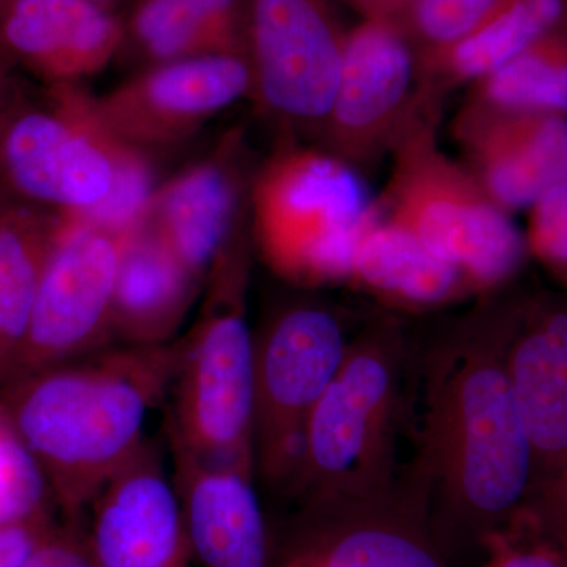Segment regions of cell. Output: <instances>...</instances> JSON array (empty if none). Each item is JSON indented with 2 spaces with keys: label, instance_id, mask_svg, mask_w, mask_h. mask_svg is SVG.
Returning a JSON list of instances; mask_svg holds the SVG:
<instances>
[{
  "label": "cell",
  "instance_id": "cell-1",
  "mask_svg": "<svg viewBox=\"0 0 567 567\" xmlns=\"http://www.w3.org/2000/svg\"><path fill=\"white\" fill-rule=\"evenodd\" d=\"M524 298L491 300L466 316L427 364L423 475L415 486L450 566L486 551L528 507L532 443L507 363Z\"/></svg>",
  "mask_w": 567,
  "mask_h": 567
},
{
  "label": "cell",
  "instance_id": "cell-2",
  "mask_svg": "<svg viewBox=\"0 0 567 567\" xmlns=\"http://www.w3.org/2000/svg\"><path fill=\"white\" fill-rule=\"evenodd\" d=\"M181 360L182 339L112 344L6 382L3 416L39 462L66 522H80L147 443L145 421L174 385Z\"/></svg>",
  "mask_w": 567,
  "mask_h": 567
},
{
  "label": "cell",
  "instance_id": "cell-3",
  "mask_svg": "<svg viewBox=\"0 0 567 567\" xmlns=\"http://www.w3.org/2000/svg\"><path fill=\"white\" fill-rule=\"evenodd\" d=\"M440 104L424 96L399 137L390 182L377 208L456 267L468 290L491 293L520 271L527 241L472 171L440 148Z\"/></svg>",
  "mask_w": 567,
  "mask_h": 567
},
{
  "label": "cell",
  "instance_id": "cell-4",
  "mask_svg": "<svg viewBox=\"0 0 567 567\" xmlns=\"http://www.w3.org/2000/svg\"><path fill=\"white\" fill-rule=\"evenodd\" d=\"M375 212L363 175L309 142L276 141L254 173V237L268 265L289 281L350 279L358 241Z\"/></svg>",
  "mask_w": 567,
  "mask_h": 567
},
{
  "label": "cell",
  "instance_id": "cell-5",
  "mask_svg": "<svg viewBox=\"0 0 567 567\" xmlns=\"http://www.w3.org/2000/svg\"><path fill=\"white\" fill-rule=\"evenodd\" d=\"M245 229L205 278V298L182 338L171 440L210 461L254 462L256 336L246 317Z\"/></svg>",
  "mask_w": 567,
  "mask_h": 567
},
{
  "label": "cell",
  "instance_id": "cell-6",
  "mask_svg": "<svg viewBox=\"0 0 567 567\" xmlns=\"http://www.w3.org/2000/svg\"><path fill=\"white\" fill-rule=\"evenodd\" d=\"M144 155L110 132L82 84L25 92L0 115V194L55 215L102 205Z\"/></svg>",
  "mask_w": 567,
  "mask_h": 567
},
{
  "label": "cell",
  "instance_id": "cell-7",
  "mask_svg": "<svg viewBox=\"0 0 567 567\" xmlns=\"http://www.w3.org/2000/svg\"><path fill=\"white\" fill-rule=\"evenodd\" d=\"M399 339L393 324L364 331L347 347L344 361L306 421L295 475L306 503L374 494L395 398Z\"/></svg>",
  "mask_w": 567,
  "mask_h": 567
},
{
  "label": "cell",
  "instance_id": "cell-8",
  "mask_svg": "<svg viewBox=\"0 0 567 567\" xmlns=\"http://www.w3.org/2000/svg\"><path fill=\"white\" fill-rule=\"evenodd\" d=\"M257 112L278 140L315 142L333 102L347 29L336 0H244Z\"/></svg>",
  "mask_w": 567,
  "mask_h": 567
},
{
  "label": "cell",
  "instance_id": "cell-9",
  "mask_svg": "<svg viewBox=\"0 0 567 567\" xmlns=\"http://www.w3.org/2000/svg\"><path fill=\"white\" fill-rule=\"evenodd\" d=\"M347 347L341 320L315 301L282 306L256 336L254 458L268 481L295 475L306 421Z\"/></svg>",
  "mask_w": 567,
  "mask_h": 567
},
{
  "label": "cell",
  "instance_id": "cell-10",
  "mask_svg": "<svg viewBox=\"0 0 567 567\" xmlns=\"http://www.w3.org/2000/svg\"><path fill=\"white\" fill-rule=\"evenodd\" d=\"M130 237L62 215L28 333L3 382L112 346V298Z\"/></svg>",
  "mask_w": 567,
  "mask_h": 567
},
{
  "label": "cell",
  "instance_id": "cell-11",
  "mask_svg": "<svg viewBox=\"0 0 567 567\" xmlns=\"http://www.w3.org/2000/svg\"><path fill=\"white\" fill-rule=\"evenodd\" d=\"M423 102L415 52L394 18H361L347 29L333 102L312 145L371 171L393 153Z\"/></svg>",
  "mask_w": 567,
  "mask_h": 567
},
{
  "label": "cell",
  "instance_id": "cell-12",
  "mask_svg": "<svg viewBox=\"0 0 567 567\" xmlns=\"http://www.w3.org/2000/svg\"><path fill=\"white\" fill-rule=\"evenodd\" d=\"M507 363L532 443L528 509L547 524L561 525L567 502V290L525 295Z\"/></svg>",
  "mask_w": 567,
  "mask_h": 567
},
{
  "label": "cell",
  "instance_id": "cell-13",
  "mask_svg": "<svg viewBox=\"0 0 567 567\" xmlns=\"http://www.w3.org/2000/svg\"><path fill=\"white\" fill-rule=\"evenodd\" d=\"M251 92L252 71L245 55H203L134 71L96 96V107L114 136L153 156L188 141Z\"/></svg>",
  "mask_w": 567,
  "mask_h": 567
},
{
  "label": "cell",
  "instance_id": "cell-14",
  "mask_svg": "<svg viewBox=\"0 0 567 567\" xmlns=\"http://www.w3.org/2000/svg\"><path fill=\"white\" fill-rule=\"evenodd\" d=\"M286 567H450L416 486L306 503Z\"/></svg>",
  "mask_w": 567,
  "mask_h": 567
},
{
  "label": "cell",
  "instance_id": "cell-15",
  "mask_svg": "<svg viewBox=\"0 0 567 567\" xmlns=\"http://www.w3.org/2000/svg\"><path fill=\"white\" fill-rule=\"evenodd\" d=\"M254 173L244 132L235 128L156 188L145 224L203 284L245 229Z\"/></svg>",
  "mask_w": 567,
  "mask_h": 567
},
{
  "label": "cell",
  "instance_id": "cell-16",
  "mask_svg": "<svg viewBox=\"0 0 567 567\" xmlns=\"http://www.w3.org/2000/svg\"><path fill=\"white\" fill-rule=\"evenodd\" d=\"M464 164L503 210H528L567 182V117L492 110L466 100L453 122Z\"/></svg>",
  "mask_w": 567,
  "mask_h": 567
},
{
  "label": "cell",
  "instance_id": "cell-17",
  "mask_svg": "<svg viewBox=\"0 0 567 567\" xmlns=\"http://www.w3.org/2000/svg\"><path fill=\"white\" fill-rule=\"evenodd\" d=\"M89 546L99 567H189L193 558L174 481L142 446L93 499Z\"/></svg>",
  "mask_w": 567,
  "mask_h": 567
},
{
  "label": "cell",
  "instance_id": "cell-18",
  "mask_svg": "<svg viewBox=\"0 0 567 567\" xmlns=\"http://www.w3.org/2000/svg\"><path fill=\"white\" fill-rule=\"evenodd\" d=\"M121 13L91 0H9L0 14V52L52 85L82 84L117 61Z\"/></svg>",
  "mask_w": 567,
  "mask_h": 567
},
{
  "label": "cell",
  "instance_id": "cell-19",
  "mask_svg": "<svg viewBox=\"0 0 567 567\" xmlns=\"http://www.w3.org/2000/svg\"><path fill=\"white\" fill-rule=\"evenodd\" d=\"M171 445L193 557L204 567H268L270 540L251 462L210 461L175 440Z\"/></svg>",
  "mask_w": 567,
  "mask_h": 567
},
{
  "label": "cell",
  "instance_id": "cell-20",
  "mask_svg": "<svg viewBox=\"0 0 567 567\" xmlns=\"http://www.w3.org/2000/svg\"><path fill=\"white\" fill-rule=\"evenodd\" d=\"M199 289L203 282L144 224L123 246L112 298V344L175 341Z\"/></svg>",
  "mask_w": 567,
  "mask_h": 567
},
{
  "label": "cell",
  "instance_id": "cell-21",
  "mask_svg": "<svg viewBox=\"0 0 567 567\" xmlns=\"http://www.w3.org/2000/svg\"><path fill=\"white\" fill-rule=\"evenodd\" d=\"M121 17L117 61L134 71L203 55L246 58L244 0H130Z\"/></svg>",
  "mask_w": 567,
  "mask_h": 567
},
{
  "label": "cell",
  "instance_id": "cell-22",
  "mask_svg": "<svg viewBox=\"0 0 567 567\" xmlns=\"http://www.w3.org/2000/svg\"><path fill=\"white\" fill-rule=\"evenodd\" d=\"M377 208V204H375ZM350 279L406 306H434L468 292L464 276L377 208L354 252Z\"/></svg>",
  "mask_w": 567,
  "mask_h": 567
},
{
  "label": "cell",
  "instance_id": "cell-23",
  "mask_svg": "<svg viewBox=\"0 0 567 567\" xmlns=\"http://www.w3.org/2000/svg\"><path fill=\"white\" fill-rule=\"evenodd\" d=\"M566 20L567 0H507L475 31L417 70V84L443 102L447 91L483 80Z\"/></svg>",
  "mask_w": 567,
  "mask_h": 567
},
{
  "label": "cell",
  "instance_id": "cell-24",
  "mask_svg": "<svg viewBox=\"0 0 567 567\" xmlns=\"http://www.w3.org/2000/svg\"><path fill=\"white\" fill-rule=\"evenodd\" d=\"M62 215L0 194V380L28 333L44 264Z\"/></svg>",
  "mask_w": 567,
  "mask_h": 567
},
{
  "label": "cell",
  "instance_id": "cell-25",
  "mask_svg": "<svg viewBox=\"0 0 567 567\" xmlns=\"http://www.w3.org/2000/svg\"><path fill=\"white\" fill-rule=\"evenodd\" d=\"M466 100L492 110L567 117V20L476 81Z\"/></svg>",
  "mask_w": 567,
  "mask_h": 567
},
{
  "label": "cell",
  "instance_id": "cell-26",
  "mask_svg": "<svg viewBox=\"0 0 567 567\" xmlns=\"http://www.w3.org/2000/svg\"><path fill=\"white\" fill-rule=\"evenodd\" d=\"M507 0H412L394 20L415 52L417 70L443 54Z\"/></svg>",
  "mask_w": 567,
  "mask_h": 567
},
{
  "label": "cell",
  "instance_id": "cell-27",
  "mask_svg": "<svg viewBox=\"0 0 567 567\" xmlns=\"http://www.w3.org/2000/svg\"><path fill=\"white\" fill-rule=\"evenodd\" d=\"M50 483L31 451L0 421V527L48 514Z\"/></svg>",
  "mask_w": 567,
  "mask_h": 567
},
{
  "label": "cell",
  "instance_id": "cell-28",
  "mask_svg": "<svg viewBox=\"0 0 567 567\" xmlns=\"http://www.w3.org/2000/svg\"><path fill=\"white\" fill-rule=\"evenodd\" d=\"M528 256L567 290V182L544 194L528 208L524 230Z\"/></svg>",
  "mask_w": 567,
  "mask_h": 567
},
{
  "label": "cell",
  "instance_id": "cell-29",
  "mask_svg": "<svg viewBox=\"0 0 567 567\" xmlns=\"http://www.w3.org/2000/svg\"><path fill=\"white\" fill-rule=\"evenodd\" d=\"M486 567H567V547L533 522H518L486 548Z\"/></svg>",
  "mask_w": 567,
  "mask_h": 567
},
{
  "label": "cell",
  "instance_id": "cell-30",
  "mask_svg": "<svg viewBox=\"0 0 567 567\" xmlns=\"http://www.w3.org/2000/svg\"><path fill=\"white\" fill-rule=\"evenodd\" d=\"M25 567H99L80 522L51 529Z\"/></svg>",
  "mask_w": 567,
  "mask_h": 567
},
{
  "label": "cell",
  "instance_id": "cell-31",
  "mask_svg": "<svg viewBox=\"0 0 567 567\" xmlns=\"http://www.w3.org/2000/svg\"><path fill=\"white\" fill-rule=\"evenodd\" d=\"M54 527L50 514L2 525L0 527V567L28 566L37 548Z\"/></svg>",
  "mask_w": 567,
  "mask_h": 567
},
{
  "label": "cell",
  "instance_id": "cell-32",
  "mask_svg": "<svg viewBox=\"0 0 567 567\" xmlns=\"http://www.w3.org/2000/svg\"><path fill=\"white\" fill-rule=\"evenodd\" d=\"M357 11L361 18H394L412 0H336Z\"/></svg>",
  "mask_w": 567,
  "mask_h": 567
},
{
  "label": "cell",
  "instance_id": "cell-33",
  "mask_svg": "<svg viewBox=\"0 0 567 567\" xmlns=\"http://www.w3.org/2000/svg\"><path fill=\"white\" fill-rule=\"evenodd\" d=\"M17 69L0 54V115L24 95Z\"/></svg>",
  "mask_w": 567,
  "mask_h": 567
},
{
  "label": "cell",
  "instance_id": "cell-34",
  "mask_svg": "<svg viewBox=\"0 0 567 567\" xmlns=\"http://www.w3.org/2000/svg\"><path fill=\"white\" fill-rule=\"evenodd\" d=\"M93 3H99V6L104 7V9H110L112 11H117V13H121L118 9L123 7L125 9L126 6H128L130 0H91Z\"/></svg>",
  "mask_w": 567,
  "mask_h": 567
},
{
  "label": "cell",
  "instance_id": "cell-35",
  "mask_svg": "<svg viewBox=\"0 0 567 567\" xmlns=\"http://www.w3.org/2000/svg\"><path fill=\"white\" fill-rule=\"evenodd\" d=\"M7 2H9V0H0V14H2L3 9H6ZM0 54H2V52H0Z\"/></svg>",
  "mask_w": 567,
  "mask_h": 567
},
{
  "label": "cell",
  "instance_id": "cell-36",
  "mask_svg": "<svg viewBox=\"0 0 567 567\" xmlns=\"http://www.w3.org/2000/svg\"><path fill=\"white\" fill-rule=\"evenodd\" d=\"M565 533H566V539H567V502H566V513H565Z\"/></svg>",
  "mask_w": 567,
  "mask_h": 567
},
{
  "label": "cell",
  "instance_id": "cell-37",
  "mask_svg": "<svg viewBox=\"0 0 567 567\" xmlns=\"http://www.w3.org/2000/svg\"><path fill=\"white\" fill-rule=\"evenodd\" d=\"M3 420V413H2V409H0V421Z\"/></svg>",
  "mask_w": 567,
  "mask_h": 567
}]
</instances>
